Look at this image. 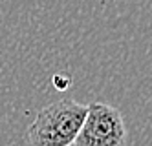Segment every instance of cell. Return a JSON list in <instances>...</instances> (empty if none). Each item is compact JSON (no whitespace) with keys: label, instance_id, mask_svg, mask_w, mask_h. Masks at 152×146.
<instances>
[{"label":"cell","instance_id":"cell-1","mask_svg":"<svg viewBox=\"0 0 152 146\" xmlns=\"http://www.w3.org/2000/svg\"><path fill=\"white\" fill-rule=\"evenodd\" d=\"M86 117V104L62 99L42 108L28 128L31 146H73Z\"/></svg>","mask_w":152,"mask_h":146},{"label":"cell","instance_id":"cell-3","mask_svg":"<svg viewBox=\"0 0 152 146\" xmlns=\"http://www.w3.org/2000/svg\"><path fill=\"white\" fill-rule=\"evenodd\" d=\"M73 146H75V144H73Z\"/></svg>","mask_w":152,"mask_h":146},{"label":"cell","instance_id":"cell-2","mask_svg":"<svg viewBox=\"0 0 152 146\" xmlns=\"http://www.w3.org/2000/svg\"><path fill=\"white\" fill-rule=\"evenodd\" d=\"M126 124L117 108L106 102L86 104V117L75 146H125Z\"/></svg>","mask_w":152,"mask_h":146}]
</instances>
